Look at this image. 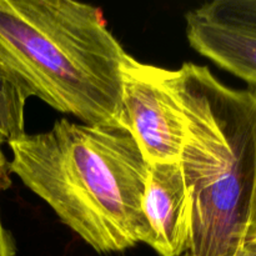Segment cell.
Wrapping results in <instances>:
<instances>
[{"mask_svg":"<svg viewBox=\"0 0 256 256\" xmlns=\"http://www.w3.org/2000/svg\"><path fill=\"white\" fill-rule=\"evenodd\" d=\"M185 19L188 42L195 52L256 86V32L219 19L202 5Z\"/></svg>","mask_w":256,"mask_h":256,"instance_id":"obj_6","label":"cell"},{"mask_svg":"<svg viewBox=\"0 0 256 256\" xmlns=\"http://www.w3.org/2000/svg\"><path fill=\"white\" fill-rule=\"evenodd\" d=\"M169 82L186 120L180 165L192 196L182 256H236L256 232V90L185 62Z\"/></svg>","mask_w":256,"mask_h":256,"instance_id":"obj_2","label":"cell"},{"mask_svg":"<svg viewBox=\"0 0 256 256\" xmlns=\"http://www.w3.org/2000/svg\"><path fill=\"white\" fill-rule=\"evenodd\" d=\"M240 250L246 252L250 256H256V232L249 240H246V242L242 245V248Z\"/></svg>","mask_w":256,"mask_h":256,"instance_id":"obj_11","label":"cell"},{"mask_svg":"<svg viewBox=\"0 0 256 256\" xmlns=\"http://www.w3.org/2000/svg\"><path fill=\"white\" fill-rule=\"evenodd\" d=\"M202 6L219 19L256 32V0H214Z\"/></svg>","mask_w":256,"mask_h":256,"instance_id":"obj_8","label":"cell"},{"mask_svg":"<svg viewBox=\"0 0 256 256\" xmlns=\"http://www.w3.org/2000/svg\"><path fill=\"white\" fill-rule=\"evenodd\" d=\"M4 142H6V139H5L4 135L0 132V146H2V144H4ZM10 185H12V180H10L9 162H8L6 158H5L2 149H0V192L9 189Z\"/></svg>","mask_w":256,"mask_h":256,"instance_id":"obj_10","label":"cell"},{"mask_svg":"<svg viewBox=\"0 0 256 256\" xmlns=\"http://www.w3.org/2000/svg\"><path fill=\"white\" fill-rule=\"evenodd\" d=\"M142 212L146 245L160 256H182L192 236V196L180 162L149 164Z\"/></svg>","mask_w":256,"mask_h":256,"instance_id":"obj_5","label":"cell"},{"mask_svg":"<svg viewBox=\"0 0 256 256\" xmlns=\"http://www.w3.org/2000/svg\"><path fill=\"white\" fill-rule=\"evenodd\" d=\"M16 246L12 234L4 228L0 215V256H15Z\"/></svg>","mask_w":256,"mask_h":256,"instance_id":"obj_9","label":"cell"},{"mask_svg":"<svg viewBox=\"0 0 256 256\" xmlns=\"http://www.w3.org/2000/svg\"><path fill=\"white\" fill-rule=\"evenodd\" d=\"M169 74L129 54L122 60L120 126L132 134L148 164L179 162L186 136L184 110Z\"/></svg>","mask_w":256,"mask_h":256,"instance_id":"obj_4","label":"cell"},{"mask_svg":"<svg viewBox=\"0 0 256 256\" xmlns=\"http://www.w3.org/2000/svg\"><path fill=\"white\" fill-rule=\"evenodd\" d=\"M236 256H250V255H248L246 252H242V250H240V252H238Z\"/></svg>","mask_w":256,"mask_h":256,"instance_id":"obj_12","label":"cell"},{"mask_svg":"<svg viewBox=\"0 0 256 256\" xmlns=\"http://www.w3.org/2000/svg\"><path fill=\"white\" fill-rule=\"evenodd\" d=\"M32 92L0 56V132L6 142L25 135L24 112Z\"/></svg>","mask_w":256,"mask_h":256,"instance_id":"obj_7","label":"cell"},{"mask_svg":"<svg viewBox=\"0 0 256 256\" xmlns=\"http://www.w3.org/2000/svg\"><path fill=\"white\" fill-rule=\"evenodd\" d=\"M10 172L100 254L146 244L142 212L148 162L122 126L62 119L8 142Z\"/></svg>","mask_w":256,"mask_h":256,"instance_id":"obj_1","label":"cell"},{"mask_svg":"<svg viewBox=\"0 0 256 256\" xmlns=\"http://www.w3.org/2000/svg\"><path fill=\"white\" fill-rule=\"evenodd\" d=\"M128 52L99 8L72 0H0V56L32 96L82 124L120 126Z\"/></svg>","mask_w":256,"mask_h":256,"instance_id":"obj_3","label":"cell"}]
</instances>
